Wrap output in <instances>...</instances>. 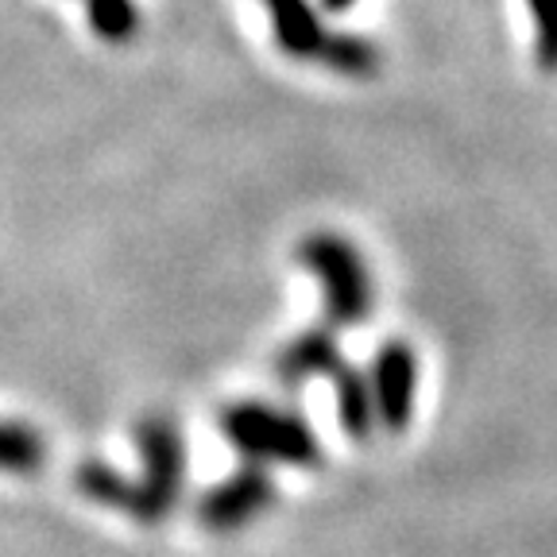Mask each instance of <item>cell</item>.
<instances>
[{
	"mask_svg": "<svg viewBox=\"0 0 557 557\" xmlns=\"http://www.w3.org/2000/svg\"><path fill=\"white\" fill-rule=\"evenodd\" d=\"M341 360H345V352H341L333 325H313V330L295 333L275 352V380L287 387H298L306 380H325Z\"/></svg>",
	"mask_w": 557,
	"mask_h": 557,
	"instance_id": "obj_6",
	"label": "cell"
},
{
	"mask_svg": "<svg viewBox=\"0 0 557 557\" xmlns=\"http://www.w3.org/2000/svg\"><path fill=\"white\" fill-rule=\"evenodd\" d=\"M136 449H139V472L136 480V504L132 519L139 522H163L183 496L186 480V442L183 430L174 426V418L151 414L136 426Z\"/></svg>",
	"mask_w": 557,
	"mask_h": 557,
	"instance_id": "obj_3",
	"label": "cell"
},
{
	"mask_svg": "<svg viewBox=\"0 0 557 557\" xmlns=\"http://www.w3.org/2000/svg\"><path fill=\"white\" fill-rule=\"evenodd\" d=\"M86 20L97 39L113 47L132 44L139 35V9L136 0H86Z\"/></svg>",
	"mask_w": 557,
	"mask_h": 557,
	"instance_id": "obj_12",
	"label": "cell"
},
{
	"mask_svg": "<svg viewBox=\"0 0 557 557\" xmlns=\"http://www.w3.org/2000/svg\"><path fill=\"white\" fill-rule=\"evenodd\" d=\"M295 260L318 278L325 302V322L330 325H360L372 318L375 310V278L368 271L364 256L348 236L341 233H310L298 240Z\"/></svg>",
	"mask_w": 557,
	"mask_h": 557,
	"instance_id": "obj_2",
	"label": "cell"
},
{
	"mask_svg": "<svg viewBox=\"0 0 557 557\" xmlns=\"http://www.w3.org/2000/svg\"><path fill=\"white\" fill-rule=\"evenodd\" d=\"M368 387H372L375 403V422L387 434H403L414 418V399H418V357L414 348L403 337L383 341L380 352L372 357L368 368Z\"/></svg>",
	"mask_w": 557,
	"mask_h": 557,
	"instance_id": "obj_5",
	"label": "cell"
},
{
	"mask_svg": "<svg viewBox=\"0 0 557 557\" xmlns=\"http://www.w3.org/2000/svg\"><path fill=\"white\" fill-rule=\"evenodd\" d=\"M221 434L248 465H287V469H313L322 461L318 434L298 410L271 407L263 399H240L221 410Z\"/></svg>",
	"mask_w": 557,
	"mask_h": 557,
	"instance_id": "obj_1",
	"label": "cell"
},
{
	"mask_svg": "<svg viewBox=\"0 0 557 557\" xmlns=\"http://www.w3.org/2000/svg\"><path fill=\"white\" fill-rule=\"evenodd\" d=\"M318 62L330 66L333 74H341V78H372L375 70H380V51H375V44L364 39V35L330 32Z\"/></svg>",
	"mask_w": 557,
	"mask_h": 557,
	"instance_id": "obj_11",
	"label": "cell"
},
{
	"mask_svg": "<svg viewBox=\"0 0 557 557\" xmlns=\"http://www.w3.org/2000/svg\"><path fill=\"white\" fill-rule=\"evenodd\" d=\"M74 484H78V492L89 499V504L132 515V504H136V480H128L124 472H116L113 465L82 461L78 472H74Z\"/></svg>",
	"mask_w": 557,
	"mask_h": 557,
	"instance_id": "obj_9",
	"label": "cell"
},
{
	"mask_svg": "<svg viewBox=\"0 0 557 557\" xmlns=\"http://www.w3.org/2000/svg\"><path fill=\"white\" fill-rule=\"evenodd\" d=\"M278 499V487L268 469L260 465H244L233 476L213 484L198 504V522L209 534H236L260 515H268Z\"/></svg>",
	"mask_w": 557,
	"mask_h": 557,
	"instance_id": "obj_4",
	"label": "cell"
},
{
	"mask_svg": "<svg viewBox=\"0 0 557 557\" xmlns=\"http://www.w3.org/2000/svg\"><path fill=\"white\" fill-rule=\"evenodd\" d=\"M322 4V12H333V16H341V12H348L357 0H318Z\"/></svg>",
	"mask_w": 557,
	"mask_h": 557,
	"instance_id": "obj_14",
	"label": "cell"
},
{
	"mask_svg": "<svg viewBox=\"0 0 557 557\" xmlns=\"http://www.w3.org/2000/svg\"><path fill=\"white\" fill-rule=\"evenodd\" d=\"M325 380L333 383V395H337V422L352 442H368L375 422V403H372V387H368V375L341 360Z\"/></svg>",
	"mask_w": 557,
	"mask_h": 557,
	"instance_id": "obj_8",
	"label": "cell"
},
{
	"mask_svg": "<svg viewBox=\"0 0 557 557\" xmlns=\"http://www.w3.org/2000/svg\"><path fill=\"white\" fill-rule=\"evenodd\" d=\"M47 461V442L44 434L27 422H12L0 418V472L9 476H35Z\"/></svg>",
	"mask_w": 557,
	"mask_h": 557,
	"instance_id": "obj_10",
	"label": "cell"
},
{
	"mask_svg": "<svg viewBox=\"0 0 557 557\" xmlns=\"http://www.w3.org/2000/svg\"><path fill=\"white\" fill-rule=\"evenodd\" d=\"M534 16V59L546 74H557V0H527Z\"/></svg>",
	"mask_w": 557,
	"mask_h": 557,
	"instance_id": "obj_13",
	"label": "cell"
},
{
	"mask_svg": "<svg viewBox=\"0 0 557 557\" xmlns=\"http://www.w3.org/2000/svg\"><path fill=\"white\" fill-rule=\"evenodd\" d=\"M268 4V20H271V35L275 44L290 54V59H318L325 47V24L322 12L313 0H263Z\"/></svg>",
	"mask_w": 557,
	"mask_h": 557,
	"instance_id": "obj_7",
	"label": "cell"
}]
</instances>
